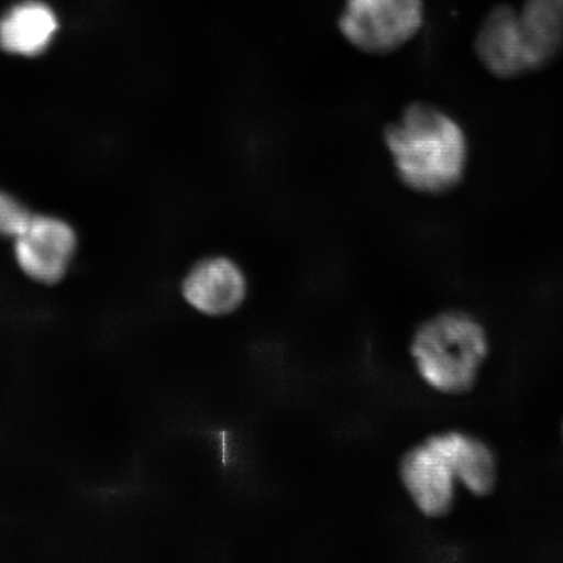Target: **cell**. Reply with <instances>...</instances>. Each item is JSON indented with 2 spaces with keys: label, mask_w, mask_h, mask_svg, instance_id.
<instances>
[{
  "label": "cell",
  "mask_w": 563,
  "mask_h": 563,
  "mask_svg": "<svg viewBox=\"0 0 563 563\" xmlns=\"http://www.w3.org/2000/svg\"><path fill=\"white\" fill-rule=\"evenodd\" d=\"M384 140L397 178L415 194L445 196L466 178V132L439 106L421 101L407 104L397 121L385 126Z\"/></svg>",
  "instance_id": "6da1fadb"
},
{
  "label": "cell",
  "mask_w": 563,
  "mask_h": 563,
  "mask_svg": "<svg viewBox=\"0 0 563 563\" xmlns=\"http://www.w3.org/2000/svg\"><path fill=\"white\" fill-rule=\"evenodd\" d=\"M419 376L449 397L467 396L490 354L487 329L476 316L450 308L419 323L410 343Z\"/></svg>",
  "instance_id": "7a4b0ae2"
},
{
  "label": "cell",
  "mask_w": 563,
  "mask_h": 563,
  "mask_svg": "<svg viewBox=\"0 0 563 563\" xmlns=\"http://www.w3.org/2000/svg\"><path fill=\"white\" fill-rule=\"evenodd\" d=\"M424 16V0H344L338 25L358 52L387 55L417 37Z\"/></svg>",
  "instance_id": "3957f363"
},
{
  "label": "cell",
  "mask_w": 563,
  "mask_h": 563,
  "mask_svg": "<svg viewBox=\"0 0 563 563\" xmlns=\"http://www.w3.org/2000/svg\"><path fill=\"white\" fill-rule=\"evenodd\" d=\"M398 474L422 516L441 519L452 514L457 481L432 435L407 450L400 457Z\"/></svg>",
  "instance_id": "277c9868"
},
{
  "label": "cell",
  "mask_w": 563,
  "mask_h": 563,
  "mask_svg": "<svg viewBox=\"0 0 563 563\" xmlns=\"http://www.w3.org/2000/svg\"><path fill=\"white\" fill-rule=\"evenodd\" d=\"M76 244L75 231L66 222L33 216L30 227L15 239L16 262L34 282L58 284L73 262Z\"/></svg>",
  "instance_id": "5b68a950"
},
{
  "label": "cell",
  "mask_w": 563,
  "mask_h": 563,
  "mask_svg": "<svg viewBox=\"0 0 563 563\" xmlns=\"http://www.w3.org/2000/svg\"><path fill=\"white\" fill-rule=\"evenodd\" d=\"M181 295L197 312L223 317L241 308L249 295V279L241 265L227 256L199 260L181 282Z\"/></svg>",
  "instance_id": "8992f818"
},
{
  "label": "cell",
  "mask_w": 563,
  "mask_h": 563,
  "mask_svg": "<svg viewBox=\"0 0 563 563\" xmlns=\"http://www.w3.org/2000/svg\"><path fill=\"white\" fill-rule=\"evenodd\" d=\"M474 47L478 62L499 80L533 74L520 32L518 11L511 5L499 4L485 16Z\"/></svg>",
  "instance_id": "52a82bcc"
},
{
  "label": "cell",
  "mask_w": 563,
  "mask_h": 563,
  "mask_svg": "<svg viewBox=\"0 0 563 563\" xmlns=\"http://www.w3.org/2000/svg\"><path fill=\"white\" fill-rule=\"evenodd\" d=\"M431 435L448 457L457 483L475 497H489L496 492L499 481L498 460L487 441L463 431Z\"/></svg>",
  "instance_id": "ba28073f"
},
{
  "label": "cell",
  "mask_w": 563,
  "mask_h": 563,
  "mask_svg": "<svg viewBox=\"0 0 563 563\" xmlns=\"http://www.w3.org/2000/svg\"><path fill=\"white\" fill-rule=\"evenodd\" d=\"M518 19L533 73L551 66L563 53V0H526Z\"/></svg>",
  "instance_id": "9c48e42d"
},
{
  "label": "cell",
  "mask_w": 563,
  "mask_h": 563,
  "mask_svg": "<svg viewBox=\"0 0 563 563\" xmlns=\"http://www.w3.org/2000/svg\"><path fill=\"white\" fill-rule=\"evenodd\" d=\"M58 26L51 7L30 0L0 20V47L11 54L40 55L51 46Z\"/></svg>",
  "instance_id": "30bf717a"
},
{
  "label": "cell",
  "mask_w": 563,
  "mask_h": 563,
  "mask_svg": "<svg viewBox=\"0 0 563 563\" xmlns=\"http://www.w3.org/2000/svg\"><path fill=\"white\" fill-rule=\"evenodd\" d=\"M33 214L15 197L0 191V236L18 239L30 227Z\"/></svg>",
  "instance_id": "8fae6325"
},
{
  "label": "cell",
  "mask_w": 563,
  "mask_h": 563,
  "mask_svg": "<svg viewBox=\"0 0 563 563\" xmlns=\"http://www.w3.org/2000/svg\"><path fill=\"white\" fill-rule=\"evenodd\" d=\"M561 432H562V442H563V420H562Z\"/></svg>",
  "instance_id": "7c38bea8"
}]
</instances>
